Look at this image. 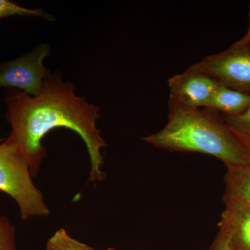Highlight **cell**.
Instances as JSON below:
<instances>
[{
	"label": "cell",
	"instance_id": "9c48e42d",
	"mask_svg": "<svg viewBox=\"0 0 250 250\" xmlns=\"http://www.w3.org/2000/svg\"><path fill=\"white\" fill-rule=\"evenodd\" d=\"M223 197L233 199L250 207V163L240 166H228L225 175Z\"/></svg>",
	"mask_w": 250,
	"mask_h": 250
},
{
	"label": "cell",
	"instance_id": "8992f818",
	"mask_svg": "<svg viewBox=\"0 0 250 250\" xmlns=\"http://www.w3.org/2000/svg\"><path fill=\"white\" fill-rule=\"evenodd\" d=\"M169 101L188 108H205L220 84L193 65L167 80Z\"/></svg>",
	"mask_w": 250,
	"mask_h": 250
},
{
	"label": "cell",
	"instance_id": "7c38bea8",
	"mask_svg": "<svg viewBox=\"0 0 250 250\" xmlns=\"http://www.w3.org/2000/svg\"><path fill=\"white\" fill-rule=\"evenodd\" d=\"M0 250H18L16 228L11 221L0 214Z\"/></svg>",
	"mask_w": 250,
	"mask_h": 250
},
{
	"label": "cell",
	"instance_id": "ac0fdd59",
	"mask_svg": "<svg viewBox=\"0 0 250 250\" xmlns=\"http://www.w3.org/2000/svg\"></svg>",
	"mask_w": 250,
	"mask_h": 250
},
{
	"label": "cell",
	"instance_id": "4fadbf2b",
	"mask_svg": "<svg viewBox=\"0 0 250 250\" xmlns=\"http://www.w3.org/2000/svg\"><path fill=\"white\" fill-rule=\"evenodd\" d=\"M223 117L231 128L250 143V106L238 116Z\"/></svg>",
	"mask_w": 250,
	"mask_h": 250
},
{
	"label": "cell",
	"instance_id": "3957f363",
	"mask_svg": "<svg viewBox=\"0 0 250 250\" xmlns=\"http://www.w3.org/2000/svg\"><path fill=\"white\" fill-rule=\"evenodd\" d=\"M32 177L25 156L9 136L0 144V190L16 201L23 220L50 214Z\"/></svg>",
	"mask_w": 250,
	"mask_h": 250
},
{
	"label": "cell",
	"instance_id": "2e32d148",
	"mask_svg": "<svg viewBox=\"0 0 250 250\" xmlns=\"http://www.w3.org/2000/svg\"><path fill=\"white\" fill-rule=\"evenodd\" d=\"M107 250H118L116 249H114V248H108Z\"/></svg>",
	"mask_w": 250,
	"mask_h": 250
},
{
	"label": "cell",
	"instance_id": "9a60e30c",
	"mask_svg": "<svg viewBox=\"0 0 250 250\" xmlns=\"http://www.w3.org/2000/svg\"><path fill=\"white\" fill-rule=\"evenodd\" d=\"M248 19H249V24H248V31L239 41L234 42L235 45L238 47H242L250 50V4L249 6V13H248Z\"/></svg>",
	"mask_w": 250,
	"mask_h": 250
},
{
	"label": "cell",
	"instance_id": "8fae6325",
	"mask_svg": "<svg viewBox=\"0 0 250 250\" xmlns=\"http://www.w3.org/2000/svg\"><path fill=\"white\" fill-rule=\"evenodd\" d=\"M13 16H37L52 21L54 18L42 9H29L9 0H0V19Z\"/></svg>",
	"mask_w": 250,
	"mask_h": 250
},
{
	"label": "cell",
	"instance_id": "7a4b0ae2",
	"mask_svg": "<svg viewBox=\"0 0 250 250\" xmlns=\"http://www.w3.org/2000/svg\"><path fill=\"white\" fill-rule=\"evenodd\" d=\"M167 122L145 142L173 152H197L228 166L250 163V143L231 128L223 115L208 108H188L168 101Z\"/></svg>",
	"mask_w": 250,
	"mask_h": 250
},
{
	"label": "cell",
	"instance_id": "5b68a950",
	"mask_svg": "<svg viewBox=\"0 0 250 250\" xmlns=\"http://www.w3.org/2000/svg\"><path fill=\"white\" fill-rule=\"evenodd\" d=\"M49 50L48 45L42 44L30 53L0 63V87L18 88L30 96H37L45 79L50 75L43 65Z\"/></svg>",
	"mask_w": 250,
	"mask_h": 250
},
{
	"label": "cell",
	"instance_id": "e0dca14e",
	"mask_svg": "<svg viewBox=\"0 0 250 250\" xmlns=\"http://www.w3.org/2000/svg\"></svg>",
	"mask_w": 250,
	"mask_h": 250
},
{
	"label": "cell",
	"instance_id": "ba28073f",
	"mask_svg": "<svg viewBox=\"0 0 250 250\" xmlns=\"http://www.w3.org/2000/svg\"><path fill=\"white\" fill-rule=\"evenodd\" d=\"M250 106V95L220 85L205 108L218 112L225 117L238 116Z\"/></svg>",
	"mask_w": 250,
	"mask_h": 250
},
{
	"label": "cell",
	"instance_id": "6da1fadb",
	"mask_svg": "<svg viewBox=\"0 0 250 250\" xmlns=\"http://www.w3.org/2000/svg\"><path fill=\"white\" fill-rule=\"evenodd\" d=\"M75 90V85L64 83L60 75H49L37 96L15 92L5 99L11 126L10 136L25 156L33 177L39 173L46 156L42 139L58 127L75 131L85 143L91 164L90 180L96 183L106 177L102 170L101 149L106 144L96 127L100 108L76 96Z\"/></svg>",
	"mask_w": 250,
	"mask_h": 250
},
{
	"label": "cell",
	"instance_id": "5bb4252c",
	"mask_svg": "<svg viewBox=\"0 0 250 250\" xmlns=\"http://www.w3.org/2000/svg\"><path fill=\"white\" fill-rule=\"evenodd\" d=\"M210 250H233L229 235L225 230L220 229Z\"/></svg>",
	"mask_w": 250,
	"mask_h": 250
},
{
	"label": "cell",
	"instance_id": "30bf717a",
	"mask_svg": "<svg viewBox=\"0 0 250 250\" xmlns=\"http://www.w3.org/2000/svg\"><path fill=\"white\" fill-rule=\"evenodd\" d=\"M45 250H96L70 236L66 230L59 229L49 238Z\"/></svg>",
	"mask_w": 250,
	"mask_h": 250
},
{
	"label": "cell",
	"instance_id": "52a82bcc",
	"mask_svg": "<svg viewBox=\"0 0 250 250\" xmlns=\"http://www.w3.org/2000/svg\"><path fill=\"white\" fill-rule=\"evenodd\" d=\"M225 209L219 228L229 235L234 250H250V207L223 197Z\"/></svg>",
	"mask_w": 250,
	"mask_h": 250
},
{
	"label": "cell",
	"instance_id": "277c9868",
	"mask_svg": "<svg viewBox=\"0 0 250 250\" xmlns=\"http://www.w3.org/2000/svg\"><path fill=\"white\" fill-rule=\"evenodd\" d=\"M219 84L250 95V51L233 44L193 64Z\"/></svg>",
	"mask_w": 250,
	"mask_h": 250
}]
</instances>
